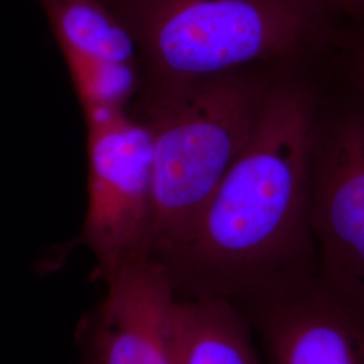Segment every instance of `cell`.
I'll return each mask as SVG.
<instances>
[{"mask_svg":"<svg viewBox=\"0 0 364 364\" xmlns=\"http://www.w3.org/2000/svg\"><path fill=\"white\" fill-rule=\"evenodd\" d=\"M359 75H360V81L364 88V52L360 57V63H359Z\"/></svg>","mask_w":364,"mask_h":364,"instance_id":"12","label":"cell"},{"mask_svg":"<svg viewBox=\"0 0 364 364\" xmlns=\"http://www.w3.org/2000/svg\"><path fill=\"white\" fill-rule=\"evenodd\" d=\"M138 52L139 100L227 72L290 60L332 37L312 0H105Z\"/></svg>","mask_w":364,"mask_h":364,"instance_id":"2","label":"cell"},{"mask_svg":"<svg viewBox=\"0 0 364 364\" xmlns=\"http://www.w3.org/2000/svg\"><path fill=\"white\" fill-rule=\"evenodd\" d=\"M87 130L88 203L81 237L105 282L127 260L150 255L153 139L129 112Z\"/></svg>","mask_w":364,"mask_h":364,"instance_id":"5","label":"cell"},{"mask_svg":"<svg viewBox=\"0 0 364 364\" xmlns=\"http://www.w3.org/2000/svg\"><path fill=\"white\" fill-rule=\"evenodd\" d=\"M311 223L320 266L364 287V117L318 132Z\"/></svg>","mask_w":364,"mask_h":364,"instance_id":"7","label":"cell"},{"mask_svg":"<svg viewBox=\"0 0 364 364\" xmlns=\"http://www.w3.org/2000/svg\"><path fill=\"white\" fill-rule=\"evenodd\" d=\"M77 93L87 127L99 126L123 114L142 88L138 64L63 52Z\"/></svg>","mask_w":364,"mask_h":364,"instance_id":"10","label":"cell"},{"mask_svg":"<svg viewBox=\"0 0 364 364\" xmlns=\"http://www.w3.org/2000/svg\"><path fill=\"white\" fill-rule=\"evenodd\" d=\"M270 364H364V287L321 266L232 301Z\"/></svg>","mask_w":364,"mask_h":364,"instance_id":"4","label":"cell"},{"mask_svg":"<svg viewBox=\"0 0 364 364\" xmlns=\"http://www.w3.org/2000/svg\"><path fill=\"white\" fill-rule=\"evenodd\" d=\"M336 23L340 19H364V0H312Z\"/></svg>","mask_w":364,"mask_h":364,"instance_id":"11","label":"cell"},{"mask_svg":"<svg viewBox=\"0 0 364 364\" xmlns=\"http://www.w3.org/2000/svg\"><path fill=\"white\" fill-rule=\"evenodd\" d=\"M254 338L232 301L178 297L177 364H263Z\"/></svg>","mask_w":364,"mask_h":364,"instance_id":"8","label":"cell"},{"mask_svg":"<svg viewBox=\"0 0 364 364\" xmlns=\"http://www.w3.org/2000/svg\"><path fill=\"white\" fill-rule=\"evenodd\" d=\"M317 139L312 92L275 80L247 144L159 260L180 299L236 301L320 266L311 223Z\"/></svg>","mask_w":364,"mask_h":364,"instance_id":"1","label":"cell"},{"mask_svg":"<svg viewBox=\"0 0 364 364\" xmlns=\"http://www.w3.org/2000/svg\"><path fill=\"white\" fill-rule=\"evenodd\" d=\"M61 52L138 64L126 27L105 0H39Z\"/></svg>","mask_w":364,"mask_h":364,"instance_id":"9","label":"cell"},{"mask_svg":"<svg viewBox=\"0 0 364 364\" xmlns=\"http://www.w3.org/2000/svg\"><path fill=\"white\" fill-rule=\"evenodd\" d=\"M91 326L88 364H177L178 296L168 269L151 255L123 263L105 281Z\"/></svg>","mask_w":364,"mask_h":364,"instance_id":"6","label":"cell"},{"mask_svg":"<svg viewBox=\"0 0 364 364\" xmlns=\"http://www.w3.org/2000/svg\"><path fill=\"white\" fill-rule=\"evenodd\" d=\"M258 68L138 102L134 117L153 139L149 254L156 259H165L180 245L247 144L275 82Z\"/></svg>","mask_w":364,"mask_h":364,"instance_id":"3","label":"cell"}]
</instances>
